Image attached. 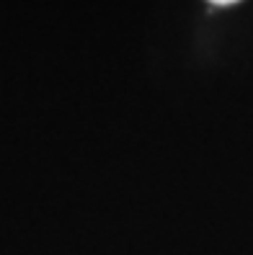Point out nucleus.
I'll list each match as a JSON object with an SVG mask.
<instances>
[{"mask_svg": "<svg viewBox=\"0 0 253 255\" xmlns=\"http://www.w3.org/2000/svg\"><path fill=\"white\" fill-rule=\"evenodd\" d=\"M212 5H233V3H241V0H210Z\"/></svg>", "mask_w": 253, "mask_h": 255, "instance_id": "nucleus-1", "label": "nucleus"}]
</instances>
